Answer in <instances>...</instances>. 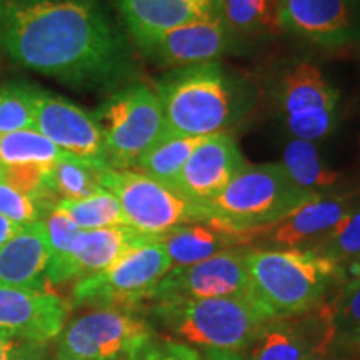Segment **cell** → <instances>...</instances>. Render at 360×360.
<instances>
[{"label": "cell", "mask_w": 360, "mask_h": 360, "mask_svg": "<svg viewBox=\"0 0 360 360\" xmlns=\"http://www.w3.org/2000/svg\"><path fill=\"white\" fill-rule=\"evenodd\" d=\"M4 52L24 69L84 90L122 84L134 69L101 0H11Z\"/></svg>", "instance_id": "cell-1"}, {"label": "cell", "mask_w": 360, "mask_h": 360, "mask_svg": "<svg viewBox=\"0 0 360 360\" xmlns=\"http://www.w3.org/2000/svg\"><path fill=\"white\" fill-rule=\"evenodd\" d=\"M167 132L207 137L236 127L252 110V85L219 62L174 69L155 84Z\"/></svg>", "instance_id": "cell-2"}, {"label": "cell", "mask_w": 360, "mask_h": 360, "mask_svg": "<svg viewBox=\"0 0 360 360\" xmlns=\"http://www.w3.org/2000/svg\"><path fill=\"white\" fill-rule=\"evenodd\" d=\"M250 294L274 319H289L321 305L342 270L314 249H247Z\"/></svg>", "instance_id": "cell-3"}, {"label": "cell", "mask_w": 360, "mask_h": 360, "mask_svg": "<svg viewBox=\"0 0 360 360\" xmlns=\"http://www.w3.org/2000/svg\"><path fill=\"white\" fill-rule=\"evenodd\" d=\"M155 314L187 344L231 352L249 347L274 319L252 295L162 304L155 305Z\"/></svg>", "instance_id": "cell-4"}, {"label": "cell", "mask_w": 360, "mask_h": 360, "mask_svg": "<svg viewBox=\"0 0 360 360\" xmlns=\"http://www.w3.org/2000/svg\"><path fill=\"white\" fill-rule=\"evenodd\" d=\"M312 197L292 182L282 164H259L247 165L205 207L217 222L245 232L276 222Z\"/></svg>", "instance_id": "cell-5"}, {"label": "cell", "mask_w": 360, "mask_h": 360, "mask_svg": "<svg viewBox=\"0 0 360 360\" xmlns=\"http://www.w3.org/2000/svg\"><path fill=\"white\" fill-rule=\"evenodd\" d=\"M94 115L112 170H134L141 157L167 132L159 97L143 84L115 90Z\"/></svg>", "instance_id": "cell-6"}, {"label": "cell", "mask_w": 360, "mask_h": 360, "mask_svg": "<svg viewBox=\"0 0 360 360\" xmlns=\"http://www.w3.org/2000/svg\"><path fill=\"white\" fill-rule=\"evenodd\" d=\"M101 186L114 193L125 222L142 236L159 238L180 225L212 219L205 205L139 170H103Z\"/></svg>", "instance_id": "cell-7"}, {"label": "cell", "mask_w": 360, "mask_h": 360, "mask_svg": "<svg viewBox=\"0 0 360 360\" xmlns=\"http://www.w3.org/2000/svg\"><path fill=\"white\" fill-rule=\"evenodd\" d=\"M170 269L172 262L164 245L157 238H148L107 269L75 282L69 305L132 310L152 300L157 285Z\"/></svg>", "instance_id": "cell-8"}, {"label": "cell", "mask_w": 360, "mask_h": 360, "mask_svg": "<svg viewBox=\"0 0 360 360\" xmlns=\"http://www.w3.org/2000/svg\"><path fill=\"white\" fill-rule=\"evenodd\" d=\"M274 103L292 139L319 142L339 125V92L309 60H297L277 75Z\"/></svg>", "instance_id": "cell-9"}, {"label": "cell", "mask_w": 360, "mask_h": 360, "mask_svg": "<svg viewBox=\"0 0 360 360\" xmlns=\"http://www.w3.org/2000/svg\"><path fill=\"white\" fill-rule=\"evenodd\" d=\"M154 330L132 310L90 309L65 323L57 337V352L75 360H137Z\"/></svg>", "instance_id": "cell-10"}, {"label": "cell", "mask_w": 360, "mask_h": 360, "mask_svg": "<svg viewBox=\"0 0 360 360\" xmlns=\"http://www.w3.org/2000/svg\"><path fill=\"white\" fill-rule=\"evenodd\" d=\"M360 205V192L321 193L264 227L240 232L247 249H307Z\"/></svg>", "instance_id": "cell-11"}, {"label": "cell", "mask_w": 360, "mask_h": 360, "mask_svg": "<svg viewBox=\"0 0 360 360\" xmlns=\"http://www.w3.org/2000/svg\"><path fill=\"white\" fill-rule=\"evenodd\" d=\"M245 255L247 247H233L202 262L172 267L157 285L152 302L162 305L215 297L252 295Z\"/></svg>", "instance_id": "cell-12"}, {"label": "cell", "mask_w": 360, "mask_h": 360, "mask_svg": "<svg viewBox=\"0 0 360 360\" xmlns=\"http://www.w3.org/2000/svg\"><path fill=\"white\" fill-rule=\"evenodd\" d=\"M34 130L47 137L64 154L97 169H109L102 130L96 115L69 98L40 89L34 90Z\"/></svg>", "instance_id": "cell-13"}, {"label": "cell", "mask_w": 360, "mask_h": 360, "mask_svg": "<svg viewBox=\"0 0 360 360\" xmlns=\"http://www.w3.org/2000/svg\"><path fill=\"white\" fill-rule=\"evenodd\" d=\"M278 25L321 47L360 44V0H278Z\"/></svg>", "instance_id": "cell-14"}, {"label": "cell", "mask_w": 360, "mask_h": 360, "mask_svg": "<svg viewBox=\"0 0 360 360\" xmlns=\"http://www.w3.org/2000/svg\"><path fill=\"white\" fill-rule=\"evenodd\" d=\"M236 44L237 40L217 15L169 30L159 37L139 44V49L150 62L174 70L217 62L231 52Z\"/></svg>", "instance_id": "cell-15"}, {"label": "cell", "mask_w": 360, "mask_h": 360, "mask_svg": "<svg viewBox=\"0 0 360 360\" xmlns=\"http://www.w3.org/2000/svg\"><path fill=\"white\" fill-rule=\"evenodd\" d=\"M69 307L52 292L0 285V334L19 342L49 344L64 328Z\"/></svg>", "instance_id": "cell-16"}, {"label": "cell", "mask_w": 360, "mask_h": 360, "mask_svg": "<svg viewBox=\"0 0 360 360\" xmlns=\"http://www.w3.org/2000/svg\"><path fill=\"white\" fill-rule=\"evenodd\" d=\"M129 225L80 231L67 254L57 262L49 264L47 283L62 285L70 281H80L107 269L125 252L148 240Z\"/></svg>", "instance_id": "cell-17"}, {"label": "cell", "mask_w": 360, "mask_h": 360, "mask_svg": "<svg viewBox=\"0 0 360 360\" xmlns=\"http://www.w3.org/2000/svg\"><path fill=\"white\" fill-rule=\"evenodd\" d=\"M236 139L229 132L207 135L184 165L175 187L205 205L247 167Z\"/></svg>", "instance_id": "cell-18"}, {"label": "cell", "mask_w": 360, "mask_h": 360, "mask_svg": "<svg viewBox=\"0 0 360 360\" xmlns=\"http://www.w3.org/2000/svg\"><path fill=\"white\" fill-rule=\"evenodd\" d=\"M135 44L219 15V0H115Z\"/></svg>", "instance_id": "cell-19"}, {"label": "cell", "mask_w": 360, "mask_h": 360, "mask_svg": "<svg viewBox=\"0 0 360 360\" xmlns=\"http://www.w3.org/2000/svg\"><path fill=\"white\" fill-rule=\"evenodd\" d=\"M51 262L47 229L29 224L0 247V285L25 290H45Z\"/></svg>", "instance_id": "cell-20"}, {"label": "cell", "mask_w": 360, "mask_h": 360, "mask_svg": "<svg viewBox=\"0 0 360 360\" xmlns=\"http://www.w3.org/2000/svg\"><path fill=\"white\" fill-rule=\"evenodd\" d=\"M167 252L172 267H186L207 260L220 252L244 247L240 232L215 219L180 225L157 238Z\"/></svg>", "instance_id": "cell-21"}, {"label": "cell", "mask_w": 360, "mask_h": 360, "mask_svg": "<svg viewBox=\"0 0 360 360\" xmlns=\"http://www.w3.org/2000/svg\"><path fill=\"white\" fill-rule=\"evenodd\" d=\"M281 164L297 187L314 195L339 192L342 186L340 172L328 164L314 142L290 139L283 147Z\"/></svg>", "instance_id": "cell-22"}, {"label": "cell", "mask_w": 360, "mask_h": 360, "mask_svg": "<svg viewBox=\"0 0 360 360\" xmlns=\"http://www.w3.org/2000/svg\"><path fill=\"white\" fill-rule=\"evenodd\" d=\"M219 15L233 39L272 37L278 25V0H219Z\"/></svg>", "instance_id": "cell-23"}, {"label": "cell", "mask_w": 360, "mask_h": 360, "mask_svg": "<svg viewBox=\"0 0 360 360\" xmlns=\"http://www.w3.org/2000/svg\"><path fill=\"white\" fill-rule=\"evenodd\" d=\"M202 139L204 137H187V135L165 132L141 157L135 169L159 182L175 187L184 165L202 142Z\"/></svg>", "instance_id": "cell-24"}, {"label": "cell", "mask_w": 360, "mask_h": 360, "mask_svg": "<svg viewBox=\"0 0 360 360\" xmlns=\"http://www.w3.org/2000/svg\"><path fill=\"white\" fill-rule=\"evenodd\" d=\"M64 155L60 148L53 146L37 130H17L0 134V167H24L40 165L52 169Z\"/></svg>", "instance_id": "cell-25"}, {"label": "cell", "mask_w": 360, "mask_h": 360, "mask_svg": "<svg viewBox=\"0 0 360 360\" xmlns=\"http://www.w3.org/2000/svg\"><path fill=\"white\" fill-rule=\"evenodd\" d=\"M249 360H305L309 340L285 319H272L249 345Z\"/></svg>", "instance_id": "cell-26"}, {"label": "cell", "mask_w": 360, "mask_h": 360, "mask_svg": "<svg viewBox=\"0 0 360 360\" xmlns=\"http://www.w3.org/2000/svg\"><path fill=\"white\" fill-rule=\"evenodd\" d=\"M56 209L65 214L80 231L127 225L117 197L103 187L85 199L58 200Z\"/></svg>", "instance_id": "cell-27"}, {"label": "cell", "mask_w": 360, "mask_h": 360, "mask_svg": "<svg viewBox=\"0 0 360 360\" xmlns=\"http://www.w3.org/2000/svg\"><path fill=\"white\" fill-rule=\"evenodd\" d=\"M109 170V169H107ZM102 169L69 154L57 160L49 175V188L58 200H79L101 191Z\"/></svg>", "instance_id": "cell-28"}, {"label": "cell", "mask_w": 360, "mask_h": 360, "mask_svg": "<svg viewBox=\"0 0 360 360\" xmlns=\"http://www.w3.org/2000/svg\"><path fill=\"white\" fill-rule=\"evenodd\" d=\"M307 249L319 252L339 267L350 259L357 257L360 254V205L355 207L352 212L345 215L326 236Z\"/></svg>", "instance_id": "cell-29"}, {"label": "cell", "mask_w": 360, "mask_h": 360, "mask_svg": "<svg viewBox=\"0 0 360 360\" xmlns=\"http://www.w3.org/2000/svg\"><path fill=\"white\" fill-rule=\"evenodd\" d=\"M34 90L24 84L0 87V134L35 127Z\"/></svg>", "instance_id": "cell-30"}, {"label": "cell", "mask_w": 360, "mask_h": 360, "mask_svg": "<svg viewBox=\"0 0 360 360\" xmlns=\"http://www.w3.org/2000/svg\"><path fill=\"white\" fill-rule=\"evenodd\" d=\"M52 209L34 197L25 195L24 192L17 191L11 184L0 179V215L11 222L20 225L42 222Z\"/></svg>", "instance_id": "cell-31"}, {"label": "cell", "mask_w": 360, "mask_h": 360, "mask_svg": "<svg viewBox=\"0 0 360 360\" xmlns=\"http://www.w3.org/2000/svg\"><path fill=\"white\" fill-rule=\"evenodd\" d=\"M47 229L49 245H51V262H57L69 252L72 242L77 237L80 229L72 220L62 214L60 210L53 209L44 220Z\"/></svg>", "instance_id": "cell-32"}, {"label": "cell", "mask_w": 360, "mask_h": 360, "mask_svg": "<svg viewBox=\"0 0 360 360\" xmlns=\"http://www.w3.org/2000/svg\"><path fill=\"white\" fill-rule=\"evenodd\" d=\"M137 360H204L191 345L175 340L150 342Z\"/></svg>", "instance_id": "cell-33"}, {"label": "cell", "mask_w": 360, "mask_h": 360, "mask_svg": "<svg viewBox=\"0 0 360 360\" xmlns=\"http://www.w3.org/2000/svg\"><path fill=\"white\" fill-rule=\"evenodd\" d=\"M340 321L350 332L360 335V283L345 285L340 305Z\"/></svg>", "instance_id": "cell-34"}, {"label": "cell", "mask_w": 360, "mask_h": 360, "mask_svg": "<svg viewBox=\"0 0 360 360\" xmlns=\"http://www.w3.org/2000/svg\"><path fill=\"white\" fill-rule=\"evenodd\" d=\"M47 345L49 344H37V342H19L8 360H47Z\"/></svg>", "instance_id": "cell-35"}, {"label": "cell", "mask_w": 360, "mask_h": 360, "mask_svg": "<svg viewBox=\"0 0 360 360\" xmlns=\"http://www.w3.org/2000/svg\"><path fill=\"white\" fill-rule=\"evenodd\" d=\"M342 278H347V285H354V283H360V254L357 257L350 259L340 267Z\"/></svg>", "instance_id": "cell-36"}, {"label": "cell", "mask_w": 360, "mask_h": 360, "mask_svg": "<svg viewBox=\"0 0 360 360\" xmlns=\"http://www.w3.org/2000/svg\"><path fill=\"white\" fill-rule=\"evenodd\" d=\"M19 231H20V225L13 224L11 220L4 219L2 215H0V247L6 244V242L11 240V238Z\"/></svg>", "instance_id": "cell-37"}, {"label": "cell", "mask_w": 360, "mask_h": 360, "mask_svg": "<svg viewBox=\"0 0 360 360\" xmlns=\"http://www.w3.org/2000/svg\"><path fill=\"white\" fill-rule=\"evenodd\" d=\"M204 360H244L237 352L231 350H205Z\"/></svg>", "instance_id": "cell-38"}, {"label": "cell", "mask_w": 360, "mask_h": 360, "mask_svg": "<svg viewBox=\"0 0 360 360\" xmlns=\"http://www.w3.org/2000/svg\"><path fill=\"white\" fill-rule=\"evenodd\" d=\"M17 344H19V340L12 339V337L8 335L0 334V360H8L12 350L15 349Z\"/></svg>", "instance_id": "cell-39"}, {"label": "cell", "mask_w": 360, "mask_h": 360, "mask_svg": "<svg viewBox=\"0 0 360 360\" xmlns=\"http://www.w3.org/2000/svg\"><path fill=\"white\" fill-rule=\"evenodd\" d=\"M8 2H11V0H0V52L4 51V35H6Z\"/></svg>", "instance_id": "cell-40"}, {"label": "cell", "mask_w": 360, "mask_h": 360, "mask_svg": "<svg viewBox=\"0 0 360 360\" xmlns=\"http://www.w3.org/2000/svg\"><path fill=\"white\" fill-rule=\"evenodd\" d=\"M47 360H75V359H70V357H67V355H64V354L56 352V354L52 355V357H49Z\"/></svg>", "instance_id": "cell-41"}, {"label": "cell", "mask_w": 360, "mask_h": 360, "mask_svg": "<svg viewBox=\"0 0 360 360\" xmlns=\"http://www.w3.org/2000/svg\"><path fill=\"white\" fill-rule=\"evenodd\" d=\"M0 179H2V167H0Z\"/></svg>", "instance_id": "cell-42"}, {"label": "cell", "mask_w": 360, "mask_h": 360, "mask_svg": "<svg viewBox=\"0 0 360 360\" xmlns=\"http://www.w3.org/2000/svg\"><path fill=\"white\" fill-rule=\"evenodd\" d=\"M305 360H317V359H310V357H307Z\"/></svg>", "instance_id": "cell-43"}]
</instances>
